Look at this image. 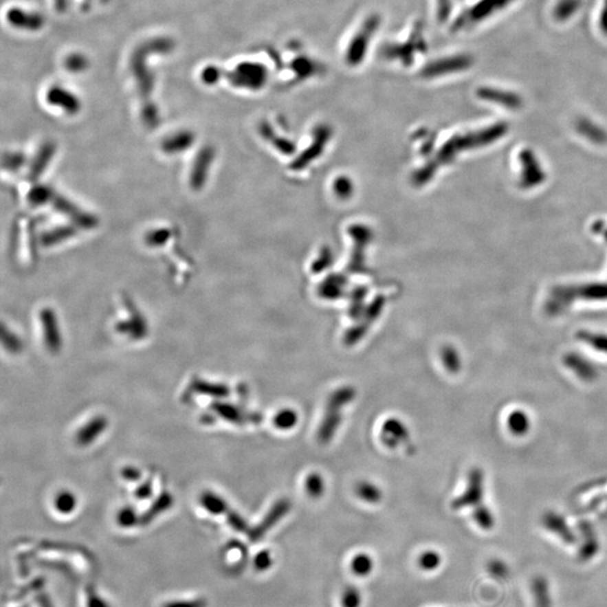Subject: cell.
<instances>
[{
    "instance_id": "1f68e13d",
    "label": "cell",
    "mask_w": 607,
    "mask_h": 607,
    "mask_svg": "<svg viewBox=\"0 0 607 607\" xmlns=\"http://www.w3.org/2000/svg\"><path fill=\"white\" fill-rule=\"evenodd\" d=\"M305 489L311 498H320L325 490L323 478L318 474H311L305 483Z\"/></svg>"
},
{
    "instance_id": "9a60e30c",
    "label": "cell",
    "mask_w": 607,
    "mask_h": 607,
    "mask_svg": "<svg viewBox=\"0 0 607 607\" xmlns=\"http://www.w3.org/2000/svg\"><path fill=\"white\" fill-rule=\"evenodd\" d=\"M107 428V419L104 417H97L87 423L86 426L78 432L77 442L80 445L93 443L96 438L102 434Z\"/></svg>"
},
{
    "instance_id": "cb8c5ba5",
    "label": "cell",
    "mask_w": 607,
    "mask_h": 607,
    "mask_svg": "<svg viewBox=\"0 0 607 607\" xmlns=\"http://www.w3.org/2000/svg\"><path fill=\"white\" fill-rule=\"evenodd\" d=\"M201 505L205 507L206 511L210 514H226L228 511V504L222 497L212 493V492H205L201 498Z\"/></svg>"
},
{
    "instance_id": "ac0fdd59",
    "label": "cell",
    "mask_w": 607,
    "mask_h": 607,
    "mask_svg": "<svg viewBox=\"0 0 607 607\" xmlns=\"http://www.w3.org/2000/svg\"><path fill=\"white\" fill-rule=\"evenodd\" d=\"M536 607H552L551 591L548 580L544 577H536L531 585Z\"/></svg>"
},
{
    "instance_id": "44dd1931",
    "label": "cell",
    "mask_w": 607,
    "mask_h": 607,
    "mask_svg": "<svg viewBox=\"0 0 607 607\" xmlns=\"http://www.w3.org/2000/svg\"><path fill=\"white\" fill-rule=\"evenodd\" d=\"M583 6V0H559L553 8V17L558 22L571 19Z\"/></svg>"
},
{
    "instance_id": "484cf974",
    "label": "cell",
    "mask_w": 607,
    "mask_h": 607,
    "mask_svg": "<svg viewBox=\"0 0 607 607\" xmlns=\"http://www.w3.org/2000/svg\"><path fill=\"white\" fill-rule=\"evenodd\" d=\"M355 493L361 500L371 503V504L379 502L382 496V490L377 487L376 485L371 484L369 481L359 483L355 487Z\"/></svg>"
},
{
    "instance_id": "ab89813d",
    "label": "cell",
    "mask_w": 607,
    "mask_h": 607,
    "mask_svg": "<svg viewBox=\"0 0 607 607\" xmlns=\"http://www.w3.org/2000/svg\"><path fill=\"white\" fill-rule=\"evenodd\" d=\"M488 571H489L492 576L495 577V578H498V580H504V578H506L507 575H509V569H507L505 564L500 562V561H492V562L488 564Z\"/></svg>"
},
{
    "instance_id": "5bb4252c",
    "label": "cell",
    "mask_w": 607,
    "mask_h": 607,
    "mask_svg": "<svg viewBox=\"0 0 607 607\" xmlns=\"http://www.w3.org/2000/svg\"><path fill=\"white\" fill-rule=\"evenodd\" d=\"M195 136L189 131H179L168 136L161 143V148L167 155H180L191 148Z\"/></svg>"
},
{
    "instance_id": "d6986e66",
    "label": "cell",
    "mask_w": 607,
    "mask_h": 607,
    "mask_svg": "<svg viewBox=\"0 0 607 607\" xmlns=\"http://www.w3.org/2000/svg\"><path fill=\"white\" fill-rule=\"evenodd\" d=\"M481 479L479 472H476L472 474L468 489L463 494V496L453 502V507L454 509H463L465 506L472 505L474 503L478 502V500L481 498Z\"/></svg>"
},
{
    "instance_id": "4316f807",
    "label": "cell",
    "mask_w": 607,
    "mask_h": 607,
    "mask_svg": "<svg viewBox=\"0 0 607 607\" xmlns=\"http://www.w3.org/2000/svg\"><path fill=\"white\" fill-rule=\"evenodd\" d=\"M577 129L582 134H584V136L588 137L592 141H595V142H602V141L604 142V140L606 139V134H605L604 131L602 130L601 127L596 125L595 123H593V122L586 120V118H583V120H580L578 122Z\"/></svg>"
},
{
    "instance_id": "f907efd6",
    "label": "cell",
    "mask_w": 607,
    "mask_h": 607,
    "mask_svg": "<svg viewBox=\"0 0 607 607\" xmlns=\"http://www.w3.org/2000/svg\"><path fill=\"white\" fill-rule=\"evenodd\" d=\"M93 0H85L84 3H82V6H85V5H86L87 3V5L90 7V5H91V3H93ZM99 1H102V3H107V1H109V0H99Z\"/></svg>"
},
{
    "instance_id": "f35d334b",
    "label": "cell",
    "mask_w": 607,
    "mask_h": 607,
    "mask_svg": "<svg viewBox=\"0 0 607 607\" xmlns=\"http://www.w3.org/2000/svg\"><path fill=\"white\" fill-rule=\"evenodd\" d=\"M169 236L170 230H167V228H159V230L152 232L151 234L148 235V244H151L152 247L162 245L164 242H166V240H167Z\"/></svg>"
},
{
    "instance_id": "f6af8a7d",
    "label": "cell",
    "mask_w": 607,
    "mask_h": 607,
    "mask_svg": "<svg viewBox=\"0 0 607 607\" xmlns=\"http://www.w3.org/2000/svg\"><path fill=\"white\" fill-rule=\"evenodd\" d=\"M3 340L5 346L10 349V350H12V351H17L19 349V346H21V343H19L17 338H16L15 335H12V333H6V332H3Z\"/></svg>"
},
{
    "instance_id": "52a82bcc",
    "label": "cell",
    "mask_w": 607,
    "mask_h": 607,
    "mask_svg": "<svg viewBox=\"0 0 607 607\" xmlns=\"http://www.w3.org/2000/svg\"><path fill=\"white\" fill-rule=\"evenodd\" d=\"M6 19L10 26L21 31H41L45 25V19L41 12L25 10L19 7H12L7 10Z\"/></svg>"
},
{
    "instance_id": "8d00e7d4",
    "label": "cell",
    "mask_w": 607,
    "mask_h": 607,
    "mask_svg": "<svg viewBox=\"0 0 607 607\" xmlns=\"http://www.w3.org/2000/svg\"><path fill=\"white\" fill-rule=\"evenodd\" d=\"M226 516H228V523L234 530L238 532H249V525H247V521L238 513L228 509Z\"/></svg>"
},
{
    "instance_id": "681fc988",
    "label": "cell",
    "mask_w": 607,
    "mask_h": 607,
    "mask_svg": "<svg viewBox=\"0 0 607 607\" xmlns=\"http://www.w3.org/2000/svg\"><path fill=\"white\" fill-rule=\"evenodd\" d=\"M88 607H109L108 606L107 603H106L102 598L99 597V596L91 595L89 596V599H88Z\"/></svg>"
},
{
    "instance_id": "f546056e",
    "label": "cell",
    "mask_w": 607,
    "mask_h": 607,
    "mask_svg": "<svg viewBox=\"0 0 607 607\" xmlns=\"http://www.w3.org/2000/svg\"><path fill=\"white\" fill-rule=\"evenodd\" d=\"M351 568L352 571L357 576H367L373 569V559L366 553H359L352 560Z\"/></svg>"
},
{
    "instance_id": "277c9868",
    "label": "cell",
    "mask_w": 607,
    "mask_h": 607,
    "mask_svg": "<svg viewBox=\"0 0 607 607\" xmlns=\"http://www.w3.org/2000/svg\"><path fill=\"white\" fill-rule=\"evenodd\" d=\"M515 0H479L456 19L453 27L456 30H463L470 25L478 24L485 19H489L494 14L505 10L506 7L509 6Z\"/></svg>"
},
{
    "instance_id": "f1b7e54d",
    "label": "cell",
    "mask_w": 607,
    "mask_h": 607,
    "mask_svg": "<svg viewBox=\"0 0 607 607\" xmlns=\"http://www.w3.org/2000/svg\"><path fill=\"white\" fill-rule=\"evenodd\" d=\"M298 422V414L290 408L278 412L274 419V424L279 430H290Z\"/></svg>"
},
{
    "instance_id": "9c48e42d",
    "label": "cell",
    "mask_w": 607,
    "mask_h": 607,
    "mask_svg": "<svg viewBox=\"0 0 607 607\" xmlns=\"http://www.w3.org/2000/svg\"><path fill=\"white\" fill-rule=\"evenodd\" d=\"M47 102L52 107L59 108L65 114L76 115L80 111L81 102L79 97L65 87L52 86L47 90Z\"/></svg>"
},
{
    "instance_id": "5b68a950",
    "label": "cell",
    "mask_w": 607,
    "mask_h": 607,
    "mask_svg": "<svg viewBox=\"0 0 607 607\" xmlns=\"http://www.w3.org/2000/svg\"><path fill=\"white\" fill-rule=\"evenodd\" d=\"M474 65V58L469 54H456L445 56L442 59L431 62L423 70V74L428 78L443 77L448 74L465 71Z\"/></svg>"
},
{
    "instance_id": "836d02e7",
    "label": "cell",
    "mask_w": 607,
    "mask_h": 607,
    "mask_svg": "<svg viewBox=\"0 0 607 607\" xmlns=\"http://www.w3.org/2000/svg\"><path fill=\"white\" fill-rule=\"evenodd\" d=\"M441 562H442L441 555L435 551L424 552L419 559V567L426 571H433L438 569Z\"/></svg>"
},
{
    "instance_id": "ba28073f",
    "label": "cell",
    "mask_w": 607,
    "mask_h": 607,
    "mask_svg": "<svg viewBox=\"0 0 607 607\" xmlns=\"http://www.w3.org/2000/svg\"><path fill=\"white\" fill-rule=\"evenodd\" d=\"M377 19H370L364 27L357 32V34L353 37V40L350 42L348 49H346V61L349 65H359V62L364 59L366 56V49H367V44L370 42V37L373 35V31L376 30Z\"/></svg>"
},
{
    "instance_id": "83f0119b",
    "label": "cell",
    "mask_w": 607,
    "mask_h": 607,
    "mask_svg": "<svg viewBox=\"0 0 607 607\" xmlns=\"http://www.w3.org/2000/svg\"><path fill=\"white\" fill-rule=\"evenodd\" d=\"M89 59L82 53H71L65 60V67L70 74H82L89 68Z\"/></svg>"
},
{
    "instance_id": "8fae6325",
    "label": "cell",
    "mask_w": 607,
    "mask_h": 607,
    "mask_svg": "<svg viewBox=\"0 0 607 607\" xmlns=\"http://www.w3.org/2000/svg\"><path fill=\"white\" fill-rule=\"evenodd\" d=\"M213 157L214 152L210 148H203L198 153L197 157H195L194 164L191 167L190 176H189L191 188L195 190H201L203 188L205 182H206L207 175L210 173Z\"/></svg>"
},
{
    "instance_id": "7dc6e473",
    "label": "cell",
    "mask_w": 607,
    "mask_h": 607,
    "mask_svg": "<svg viewBox=\"0 0 607 607\" xmlns=\"http://www.w3.org/2000/svg\"><path fill=\"white\" fill-rule=\"evenodd\" d=\"M122 475L127 481H139L140 477H141V472L137 469L134 468V467H125L123 469V472H122Z\"/></svg>"
},
{
    "instance_id": "8992f818",
    "label": "cell",
    "mask_w": 607,
    "mask_h": 607,
    "mask_svg": "<svg viewBox=\"0 0 607 607\" xmlns=\"http://www.w3.org/2000/svg\"><path fill=\"white\" fill-rule=\"evenodd\" d=\"M290 507H291V504L286 498H281L274 503L270 511L267 513L260 524H258L256 527H253L252 530L249 531V538L251 541L258 542L259 540H261L265 534L268 533L269 530H272V527L277 525L278 522H280L288 514Z\"/></svg>"
},
{
    "instance_id": "b9f144b4",
    "label": "cell",
    "mask_w": 607,
    "mask_h": 607,
    "mask_svg": "<svg viewBox=\"0 0 607 607\" xmlns=\"http://www.w3.org/2000/svg\"><path fill=\"white\" fill-rule=\"evenodd\" d=\"M24 157L21 153H10L7 155L3 164L10 170H17L24 166Z\"/></svg>"
},
{
    "instance_id": "7402d4cb",
    "label": "cell",
    "mask_w": 607,
    "mask_h": 607,
    "mask_svg": "<svg viewBox=\"0 0 607 607\" xmlns=\"http://www.w3.org/2000/svg\"><path fill=\"white\" fill-rule=\"evenodd\" d=\"M171 505H173V496L168 493L161 494L155 500V504L146 511L142 518H140V524L146 525L151 523L152 520H155L157 515L164 512Z\"/></svg>"
},
{
    "instance_id": "4dcf8cb0",
    "label": "cell",
    "mask_w": 607,
    "mask_h": 607,
    "mask_svg": "<svg viewBox=\"0 0 607 607\" xmlns=\"http://www.w3.org/2000/svg\"><path fill=\"white\" fill-rule=\"evenodd\" d=\"M442 361H443L444 367L447 368L448 371L451 373H458L461 367L459 355L456 351V349H453L452 346L443 348Z\"/></svg>"
},
{
    "instance_id": "74e56055",
    "label": "cell",
    "mask_w": 607,
    "mask_h": 607,
    "mask_svg": "<svg viewBox=\"0 0 607 607\" xmlns=\"http://www.w3.org/2000/svg\"><path fill=\"white\" fill-rule=\"evenodd\" d=\"M118 523L124 527H131L136 523H140V518H137L136 513L130 507L122 509L118 514Z\"/></svg>"
},
{
    "instance_id": "e0dca14e",
    "label": "cell",
    "mask_w": 607,
    "mask_h": 607,
    "mask_svg": "<svg viewBox=\"0 0 607 607\" xmlns=\"http://www.w3.org/2000/svg\"><path fill=\"white\" fill-rule=\"evenodd\" d=\"M56 152V148L53 143H45V144L40 148V151L37 152L35 155L34 160L32 161L31 167H30V178L37 179L44 173V170L47 169L49 164V161L53 157Z\"/></svg>"
},
{
    "instance_id": "bcb514c9",
    "label": "cell",
    "mask_w": 607,
    "mask_h": 607,
    "mask_svg": "<svg viewBox=\"0 0 607 607\" xmlns=\"http://www.w3.org/2000/svg\"><path fill=\"white\" fill-rule=\"evenodd\" d=\"M136 497L140 498V500H146L148 497L151 496L152 494V485L151 481H148L145 483V484L141 485L137 489H136Z\"/></svg>"
},
{
    "instance_id": "c3c4849f",
    "label": "cell",
    "mask_w": 607,
    "mask_h": 607,
    "mask_svg": "<svg viewBox=\"0 0 607 607\" xmlns=\"http://www.w3.org/2000/svg\"><path fill=\"white\" fill-rule=\"evenodd\" d=\"M599 28L607 36V0H604V5L602 7L601 15H599Z\"/></svg>"
},
{
    "instance_id": "e575fe53",
    "label": "cell",
    "mask_w": 607,
    "mask_h": 607,
    "mask_svg": "<svg viewBox=\"0 0 607 607\" xmlns=\"http://www.w3.org/2000/svg\"><path fill=\"white\" fill-rule=\"evenodd\" d=\"M201 77L203 84L213 86L224 77V71L217 65H207L201 71Z\"/></svg>"
},
{
    "instance_id": "d4e9b609",
    "label": "cell",
    "mask_w": 607,
    "mask_h": 607,
    "mask_svg": "<svg viewBox=\"0 0 607 607\" xmlns=\"http://www.w3.org/2000/svg\"><path fill=\"white\" fill-rule=\"evenodd\" d=\"M54 197H56V192L47 186H35L34 188H32L27 195L28 203L34 207L47 205V203L53 201Z\"/></svg>"
},
{
    "instance_id": "6da1fadb",
    "label": "cell",
    "mask_w": 607,
    "mask_h": 607,
    "mask_svg": "<svg viewBox=\"0 0 607 607\" xmlns=\"http://www.w3.org/2000/svg\"><path fill=\"white\" fill-rule=\"evenodd\" d=\"M175 47L176 42L173 37H155L139 44L131 56L130 70L141 102V118L148 129H155L160 124V113L152 99L155 93V72L148 65V59L153 56H167Z\"/></svg>"
},
{
    "instance_id": "ffe728a7",
    "label": "cell",
    "mask_w": 607,
    "mask_h": 607,
    "mask_svg": "<svg viewBox=\"0 0 607 607\" xmlns=\"http://www.w3.org/2000/svg\"><path fill=\"white\" fill-rule=\"evenodd\" d=\"M212 407L215 410V413L219 414V417L226 419L228 422L239 424V426H242L247 422V414H244L243 410H241L239 407L234 406V405L230 404V403H223V401H214Z\"/></svg>"
},
{
    "instance_id": "60d3db41",
    "label": "cell",
    "mask_w": 607,
    "mask_h": 607,
    "mask_svg": "<svg viewBox=\"0 0 607 607\" xmlns=\"http://www.w3.org/2000/svg\"><path fill=\"white\" fill-rule=\"evenodd\" d=\"M272 557L269 551H261L256 555L254 566L259 571H265L272 567Z\"/></svg>"
},
{
    "instance_id": "d590c367",
    "label": "cell",
    "mask_w": 607,
    "mask_h": 607,
    "mask_svg": "<svg viewBox=\"0 0 607 607\" xmlns=\"http://www.w3.org/2000/svg\"><path fill=\"white\" fill-rule=\"evenodd\" d=\"M361 602H362L361 593L355 587H348L344 589L341 597V604L343 607H360Z\"/></svg>"
},
{
    "instance_id": "ee69618b",
    "label": "cell",
    "mask_w": 607,
    "mask_h": 607,
    "mask_svg": "<svg viewBox=\"0 0 607 607\" xmlns=\"http://www.w3.org/2000/svg\"><path fill=\"white\" fill-rule=\"evenodd\" d=\"M164 607H206V602L203 599L195 601L173 602Z\"/></svg>"
},
{
    "instance_id": "4fadbf2b",
    "label": "cell",
    "mask_w": 607,
    "mask_h": 607,
    "mask_svg": "<svg viewBox=\"0 0 607 607\" xmlns=\"http://www.w3.org/2000/svg\"><path fill=\"white\" fill-rule=\"evenodd\" d=\"M408 430L399 419H387L382 426V440L388 448L397 447L408 439Z\"/></svg>"
},
{
    "instance_id": "2e32d148",
    "label": "cell",
    "mask_w": 607,
    "mask_h": 607,
    "mask_svg": "<svg viewBox=\"0 0 607 607\" xmlns=\"http://www.w3.org/2000/svg\"><path fill=\"white\" fill-rule=\"evenodd\" d=\"M79 228L72 224V225L61 226V228H51L49 231L45 232L42 238H41V244L43 247H56L58 244L74 238L77 230Z\"/></svg>"
},
{
    "instance_id": "3957f363",
    "label": "cell",
    "mask_w": 607,
    "mask_h": 607,
    "mask_svg": "<svg viewBox=\"0 0 607 607\" xmlns=\"http://www.w3.org/2000/svg\"><path fill=\"white\" fill-rule=\"evenodd\" d=\"M267 69L258 62H241L230 71H224L232 86L242 89L258 90L267 82Z\"/></svg>"
},
{
    "instance_id": "7c38bea8",
    "label": "cell",
    "mask_w": 607,
    "mask_h": 607,
    "mask_svg": "<svg viewBox=\"0 0 607 607\" xmlns=\"http://www.w3.org/2000/svg\"><path fill=\"white\" fill-rule=\"evenodd\" d=\"M40 318L43 327L44 340L47 348L53 353L59 352L61 349V336H60L56 314L53 313L52 309H44L41 311Z\"/></svg>"
},
{
    "instance_id": "30bf717a",
    "label": "cell",
    "mask_w": 607,
    "mask_h": 607,
    "mask_svg": "<svg viewBox=\"0 0 607 607\" xmlns=\"http://www.w3.org/2000/svg\"><path fill=\"white\" fill-rule=\"evenodd\" d=\"M479 98L486 102H495L497 105L504 106L509 109H520L523 106V100L518 93L507 90L494 88V87H481L477 91Z\"/></svg>"
},
{
    "instance_id": "d6a6232c",
    "label": "cell",
    "mask_w": 607,
    "mask_h": 607,
    "mask_svg": "<svg viewBox=\"0 0 607 607\" xmlns=\"http://www.w3.org/2000/svg\"><path fill=\"white\" fill-rule=\"evenodd\" d=\"M77 506V500L74 494L62 492L56 498V507L62 514H70Z\"/></svg>"
},
{
    "instance_id": "7a4b0ae2",
    "label": "cell",
    "mask_w": 607,
    "mask_h": 607,
    "mask_svg": "<svg viewBox=\"0 0 607 607\" xmlns=\"http://www.w3.org/2000/svg\"><path fill=\"white\" fill-rule=\"evenodd\" d=\"M355 397V388L349 386L336 389L335 392L330 395V397L327 399L323 421L318 429V438L321 443H329L334 438L340 424L342 422L341 410L349 403H351Z\"/></svg>"
},
{
    "instance_id": "7bdbcfd3",
    "label": "cell",
    "mask_w": 607,
    "mask_h": 607,
    "mask_svg": "<svg viewBox=\"0 0 607 607\" xmlns=\"http://www.w3.org/2000/svg\"><path fill=\"white\" fill-rule=\"evenodd\" d=\"M476 521L484 529H489L493 525L489 513L486 509H478L475 514Z\"/></svg>"
},
{
    "instance_id": "603a6c76",
    "label": "cell",
    "mask_w": 607,
    "mask_h": 607,
    "mask_svg": "<svg viewBox=\"0 0 607 607\" xmlns=\"http://www.w3.org/2000/svg\"><path fill=\"white\" fill-rule=\"evenodd\" d=\"M192 388L196 392L201 393V394L208 395V396L216 398L228 397V394H230V389H228V386L203 382V380L201 379L194 380Z\"/></svg>"
}]
</instances>
